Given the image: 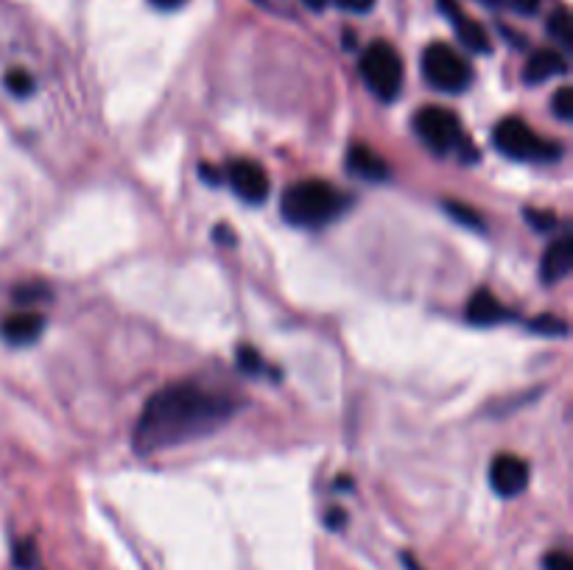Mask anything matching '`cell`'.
I'll return each instance as SVG.
<instances>
[{"instance_id": "2e32d148", "label": "cell", "mask_w": 573, "mask_h": 570, "mask_svg": "<svg viewBox=\"0 0 573 570\" xmlns=\"http://www.w3.org/2000/svg\"><path fill=\"white\" fill-rule=\"evenodd\" d=\"M12 562L17 565L20 570H34L39 565V554L34 539H17L12 545Z\"/></svg>"}, {"instance_id": "4fadbf2b", "label": "cell", "mask_w": 573, "mask_h": 570, "mask_svg": "<svg viewBox=\"0 0 573 570\" xmlns=\"http://www.w3.org/2000/svg\"><path fill=\"white\" fill-rule=\"evenodd\" d=\"M509 319H512V314H509L507 305H503L492 291L478 289L476 294L471 296V302H467V322H471V325L492 327Z\"/></svg>"}, {"instance_id": "9a60e30c", "label": "cell", "mask_w": 573, "mask_h": 570, "mask_svg": "<svg viewBox=\"0 0 573 570\" xmlns=\"http://www.w3.org/2000/svg\"><path fill=\"white\" fill-rule=\"evenodd\" d=\"M548 34H551V39H557L565 51H571L573 32H571V14H568L565 7H560L551 17H548Z\"/></svg>"}, {"instance_id": "30bf717a", "label": "cell", "mask_w": 573, "mask_h": 570, "mask_svg": "<svg viewBox=\"0 0 573 570\" xmlns=\"http://www.w3.org/2000/svg\"><path fill=\"white\" fill-rule=\"evenodd\" d=\"M573 269V238L571 232H565L562 238H557L554 244L542 252L540 260V280L546 286H557L565 280Z\"/></svg>"}, {"instance_id": "ffe728a7", "label": "cell", "mask_w": 573, "mask_h": 570, "mask_svg": "<svg viewBox=\"0 0 573 570\" xmlns=\"http://www.w3.org/2000/svg\"><path fill=\"white\" fill-rule=\"evenodd\" d=\"M235 364H239L246 375H260V372H264V359H260V353L246 344L235 350Z\"/></svg>"}, {"instance_id": "83f0119b", "label": "cell", "mask_w": 573, "mask_h": 570, "mask_svg": "<svg viewBox=\"0 0 573 570\" xmlns=\"http://www.w3.org/2000/svg\"><path fill=\"white\" fill-rule=\"evenodd\" d=\"M199 171H202V180H205V182H210V185H219V182H224V177H221V171H219V168L207 166V162H202V166H199Z\"/></svg>"}, {"instance_id": "d4e9b609", "label": "cell", "mask_w": 573, "mask_h": 570, "mask_svg": "<svg viewBox=\"0 0 573 570\" xmlns=\"http://www.w3.org/2000/svg\"><path fill=\"white\" fill-rule=\"evenodd\" d=\"M498 3L512 9V12H517V14H535L537 9H540L542 0H498Z\"/></svg>"}, {"instance_id": "ba28073f", "label": "cell", "mask_w": 573, "mask_h": 570, "mask_svg": "<svg viewBox=\"0 0 573 570\" xmlns=\"http://www.w3.org/2000/svg\"><path fill=\"white\" fill-rule=\"evenodd\" d=\"M532 470L526 459L515 453H501L490 464V484L501 498H517L528 487Z\"/></svg>"}, {"instance_id": "44dd1931", "label": "cell", "mask_w": 573, "mask_h": 570, "mask_svg": "<svg viewBox=\"0 0 573 570\" xmlns=\"http://www.w3.org/2000/svg\"><path fill=\"white\" fill-rule=\"evenodd\" d=\"M551 109H554V116L560 118V121H573V90L568 84L554 93V98H551Z\"/></svg>"}, {"instance_id": "484cf974", "label": "cell", "mask_w": 573, "mask_h": 570, "mask_svg": "<svg viewBox=\"0 0 573 570\" xmlns=\"http://www.w3.org/2000/svg\"><path fill=\"white\" fill-rule=\"evenodd\" d=\"M336 3H339L344 12H355V14H364L375 7V0H336Z\"/></svg>"}, {"instance_id": "e0dca14e", "label": "cell", "mask_w": 573, "mask_h": 570, "mask_svg": "<svg viewBox=\"0 0 573 570\" xmlns=\"http://www.w3.org/2000/svg\"><path fill=\"white\" fill-rule=\"evenodd\" d=\"M528 330L540 336H568V322L560 319V316L542 314L528 322Z\"/></svg>"}, {"instance_id": "277c9868", "label": "cell", "mask_w": 573, "mask_h": 570, "mask_svg": "<svg viewBox=\"0 0 573 570\" xmlns=\"http://www.w3.org/2000/svg\"><path fill=\"white\" fill-rule=\"evenodd\" d=\"M492 143L509 160L521 162H554L562 157V146L554 141H546L535 129L523 123L521 118H503L492 132Z\"/></svg>"}, {"instance_id": "9c48e42d", "label": "cell", "mask_w": 573, "mask_h": 570, "mask_svg": "<svg viewBox=\"0 0 573 570\" xmlns=\"http://www.w3.org/2000/svg\"><path fill=\"white\" fill-rule=\"evenodd\" d=\"M439 9H442L444 17L451 20L453 32H456V39L464 48H467V51H473V53L492 51V43H490V37H487V32H484L481 23H476L471 14L464 12L456 0H439Z\"/></svg>"}, {"instance_id": "7a4b0ae2", "label": "cell", "mask_w": 573, "mask_h": 570, "mask_svg": "<svg viewBox=\"0 0 573 570\" xmlns=\"http://www.w3.org/2000/svg\"><path fill=\"white\" fill-rule=\"evenodd\" d=\"M348 207V193L322 180L294 182L280 202V213L294 227H325L342 216Z\"/></svg>"}, {"instance_id": "7402d4cb", "label": "cell", "mask_w": 573, "mask_h": 570, "mask_svg": "<svg viewBox=\"0 0 573 570\" xmlns=\"http://www.w3.org/2000/svg\"><path fill=\"white\" fill-rule=\"evenodd\" d=\"M17 302H23V305H34V302L39 300H48L51 296V291L42 286V282H28V286H23V289H17Z\"/></svg>"}, {"instance_id": "4dcf8cb0", "label": "cell", "mask_w": 573, "mask_h": 570, "mask_svg": "<svg viewBox=\"0 0 573 570\" xmlns=\"http://www.w3.org/2000/svg\"><path fill=\"white\" fill-rule=\"evenodd\" d=\"M303 3L308 9H314V12H322V9L328 7V0H303Z\"/></svg>"}, {"instance_id": "f546056e", "label": "cell", "mask_w": 573, "mask_h": 570, "mask_svg": "<svg viewBox=\"0 0 573 570\" xmlns=\"http://www.w3.org/2000/svg\"><path fill=\"white\" fill-rule=\"evenodd\" d=\"M151 3H155L157 9H176V7H182L185 0H151Z\"/></svg>"}, {"instance_id": "5b68a950", "label": "cell", "mask_w": 573, "mask_h": 570, "mask_svg": "<svg viewBox=\"0 0 573 570\" xmlns=\"http://www.w3.org/2000/svg\"><path fill=\"white\" fill-rule=\"evenodd\" d=\"M358 71L364 84L380 101H394L403 90V59L383 39L373 43L367 51L361 53Z\"/></svg>"}, {"instance_id": "603a6c76", "label": "cell", "mask_w": 573, "mask_h": 570, "mask_svg": "<svg viewBox=\"0 0 573 570\" xmlns=\"http://www.w3.org/2000/svg\"><path fill=\"white\" fill-rule=\"evenodd\" d=\"M542 570H573V559L565 551H551L542 559Z\"/></svg>"}, {"instance_id": "52a82bcc", "label": "cell", "mask_w": 573, "mask_h": 570, "mask_svg": "<svg viewBox=\"0 0 573 570\" xmlns=\"http://www.w3.org/2000/svg\"><path fill=\"white\" fill-rule=\"evenodd\" d=\"M227 182L235 191V196L244 199L246 205H264L271 193L269 173L255 160H232L227 166Z\"/></svg>"}, {"instance_id": "cb8c5ba5", "label": "cell", "mask_w": 573, "mask_h": 570, "mask_svg": "<svg viewBox=\"0 0 573 570\" xmlns=\"http://www.w3.org/2000/svg\"><path fill=\"white\" fill-rule=\"evenodd\" d=\"M526 221L528 225H535L537 230H551V227L557 225V216L546 210H526Z\"/></svg>"}, {"instance_id": "8fae6325", "label": "cell", "mask_w": 573, "mask_h": 570, "mask_svg": "<svg viewBox=\"0 0 573 570\" xmlns=\"http://www.w3.org/2000/svg\"><path fill=\"white\" fill-rule=\"evenodd\" d=\"M42 327H46V316L37 314V311H17V314L7 316L0 322V336L14 347H26L42 336Z\"/></svg>"}, {"instance_id": "6da1fadb", "label": "cell", "mask_w": 573, "mask_h": 570, "mask_svg": "<svg viewBox=\"0 0 573 570\" xmlns=\"http://www.w3.org/2000/svg\"><path fill=\"white\" fill-rule=\"evenodd\" d=\"M232 414H235V400L227 395L205 389L194 380L171 384L143 405L141 420L135 425V450L148 456L194 442L199 436L221 428Z\"/></svg>"}, {"instance_id": "8992f818", "label": "cell", "mask_w": 573, "mask_h": 570, "mask_svg": "<svg viewBox=\"0 0 573 570\" xmlns=\"http://www.w3.org/2000/svg\"><path fill=\"white\" fill-rule=\"evenodd\" d=\"M423 76L434 90L464 93L473 82L471 62L448 43H431L423 51Z\"/></svg>"}, {"instance_id": "3957f363", "label": "cell", "mask_w": 573, "mask_h": 570, "mask_svg": "<svg viewBox=\"0 0 573 570\" xmlns=\"http://www.w3.org/2000/svg\"><path fill=\"white\" fill-rule=\"evenodd\" d=\"M414 132H417L419 141L426 143L434 155L439 157L459 155V160L467 162L478 157L476 146L467 141L462 123H459V118L453 116L451 109L434 107V104L423 107L417 116H414Z\"/></svg>"}, {"instance_id": "7c38bea8", "label": "cell", "mask_w": 573, "mask_h": 570, "mask_svg": "<svg viewBox=\"0 0 573 570\" xmlns=\"http://www.w3.org/2000/svg\"><path fill=\"white\" fill-rule=\"evenodd\" d=\"M348 168L367 182H387L389 180V162L375 151V148L364 146V143H353L348 148Z\"/></svg>"}, {"instance_id": "4316f807", "label": "cell", "mask_w": 573, "mask_h": 570, "mask_svg": "<svg viewBox=\"0 0 573 570\" xmlns=\"http://www.w3.org/2000/svg\"><path fill=\"white\" fill-rule=\"evenodd\" d=\"M344 523H348V514H344L342 509H330V512L325 514V525H328V529H333V532H339Z\"/></svg>"}, {"instance_id": "ac0fdd59", "label": "cell", "mask_w": 573, "mask_h": 570, "mask_svg": "<svg viewBox=\"0 0 573 570\" xmlns=\"http://www.w3.org/2000/svg\"><path fill=\"white\" fill-rule=\"evenodd\" d=\"M444 210L451 213L453 221H459V225L471 227V230H484V218L478 216L476 210H471L467 205H459V202H444Z\"/></svg>"}, {"instance_id": "5bb4252c", "label": "cell", "mask_w": 573, "mask_h": 570, "mask_svg": "<svg viewBox=\"0 0 573 570\" xmlns=\"http://www.w3.org/2000/svg\"><path fill=\"white\" fill-rule=\"evenodd\" d=\"M568 73V59L565 53L557 51V48H537L526 62V71L523 78L526 84H542L554 76H565Z\"/></svg>"}, {"instance_id": "d6986e66", "label": "cell", "mask_w": 573, "mask_h": 570, "mask_svg": "<svg viewBox=\"0 0 573 570\" xmlns=\"http://www.w3.org/2000/svg\"><path fill=\"white\" fill-rule=\"evenodd\" d=\"M7 87L9 93H14L17 98H26L34 93V78L32 73L23 71V68H14V71L7 73Z\"/></svg>"}, {"instance_id": "f1b7e54d", "label": "cell", "mask_w": 573, "mask_h": 570, "mask_svg": "<svg viewBox=\"0 0 573 570\" xmlns=\"http://www.w3.org/2000/svg\"><path fill=\"white\" fill-rule=\"evenodd\" d=\"M214 238H221L219 244H232V241H235V235H232V232L227 230V227H219V230L214 232Z\"/></svg>"}]
</instances>
